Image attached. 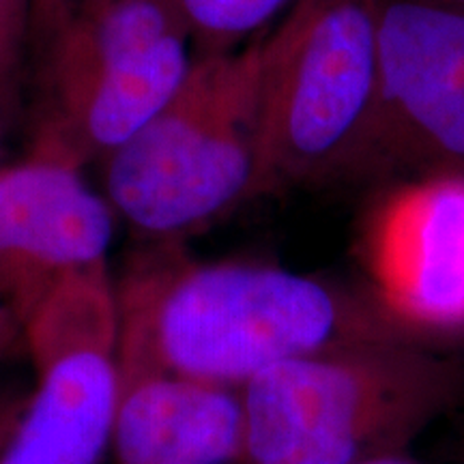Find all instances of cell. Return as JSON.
Segmentation results:
<instances>
[{
	"label": "cell",
	"mask_w": 464,
	"mask_h": 464,
	"mask_svg": "<svg viewBox=\"0 0 464 464\" xmlns=\"http://www.w3.org/2000/svg\"><path fill=\"white\" fill-rule=\"evenodd\" d=\"M114 295L119 376L168 374L239 390L290 359L423 342L365 282L246 260L200 263L183 243H150L114 282Z\"/></svg>",
	"instance_id": "obj_1"
},
{
	"label": "cell",
	"mask_w": 464,
	"mask_h": 464,
	"mask_svg": "<svg viewBox=\"0 0 464 464\" xmlns=\"http://www.w3.org/2000/svg\"><path fill=\"white\" fill-rule=\"evenodd\" d=\"M239 464H365L409 454L464 396V359L413 340L271 365L239 390Z\"/></svg>",
	"instance_id": "obj_2"
},
{
	"label": "cell",
	"mask_w": 464,
	"mask_h": 464,
	"mask_svg": "<svg viewBox=\"0 0 464 464\" xmlns=\"http://www.w3.org/2000/svg\"><path fill=\"white\" fill-rule=\"evenodd\" d=\"M381 0H295L263 37L256 196L374 177Z\"/></svg>",
	"instance_id": "obj_3"
},
{
	"label": "cell",
	"mask_w": 464,
	"mask_h": 464,
	"mask_svg": "<svg viewBox=\"0 0 464 464\" xmlns=\"http://www.w3.org/2000/svg\"><path fill=\"white\" fill-rule=\"evenodd\" d=\"M263 37L196 56L172 100L103 161L106 200L149 243H183L258 198Z\"/></svg>",
	"instance_id": "obj_4"
},
{
	"label": "cell",
	"mask_w": 464,
	"mask_h": 464,
	"mask_svg": "<svg viewBox=\"0 0 464 464\" xmlns=\"http://www.w3.org/2000/svg\"><path fill=\"white\" fill-rule=\"evenodd\" d=\"M42 52L45 106L33 149L80 168L136 136L196 61L177 0H95Z\"/></svg>",
	"instance_id": "obj_5"
},
{
	"label": "cell",
	"mask_w": 464,
	"mask_h": 464,
	"mask_svg": "<svg viewBox=\"0 0 464 464\" xmlns=\"http://www.w3.org/2000/svg\"><path fill=\"white\" fill-rule=\"evenodd\" d=\"M34 387L0 464H100L119 404V312L108 266L56 284L22 324Z\"/></svg>",
	"instance_id": "obj_6"
},
{
	"label": "cell",
	"mask_w": 464,
	"mask_h": 464,
	"mask_svg": "<svg viewBox=\"0 0 464 464\" xmlns=\"http://www.w3.org/2000/svg\"><path fill=\"white\" fill-rule=\"evenodd\" d=\"M374 177H464V9L381 0Z\"/></svg>",
	"instance_id": "obj_7"
},
{
	"label": "cell",
	"mask_w": 464,
	"mask_h": 464,
	"mask_svg": "<svg viewBox=\"0 0 464 464\" xmlns=\"http://www.w3.org/2000/svg\"><path fill=\"white\" fill-rule=\"evenodd\" d=\"M368 288L428 344L464 334V177L423 174L381 194L363 222Z\"/></svg>",
	"instance_id": "obj_8"
},
{
	"label": "cell",
	"mask_w": 464,
	"mask_h": 464,
	"mask_svg": "<svg viewBox=\"0 0 464 464\" xmlns=\"http://www.w3.org/2000/svg\"><path fill=\"white\" fill-rule=\"evenodd\" d=\"M114 216L73 161L33 149L0 168V304L24 324L56 284L108 266Z\"/></svg>",
	"instance_id": "obj_9"
},
{
	"label": "cell",
	"mask_w": 464,
	"mask_h": 464,
	"mask_svg": "<svg viewBox=\"0 0 464 464\" xmlns=\"http://www.w3.org/2000/svg\"><path fill=\"white\" fill-rule=\"evenodd\" d=\"M119 382L110 464H239V392L168 374Z\"/></svg>",
	"instance_id": "obj_10"
},
{
	"label": "cell",
	"mask_w": 464,
	"mask_h": 464,
	"mask_svg": "<svg viewBox=\"0 0 464 464\" xmlns=\"http://www.w3.org/2000/svg\"><path fill=\"white\" fill-rule=\"evenodd\" d=\"M196 56L224 54L256 39L295 0H177Z\"/></svg>",
	"instance_id": "obj_11"
},
{
	"label": "cell",
	"mask_w": 464,
	"mask_h": 464,
	"mask_svg": "<svg viewBox=\"0 0 464 464\" xmlns=\"http://www.w3.org/2000/svg\"><path fill=\"white\" fill-rule=\"evenodd\" d=\"M31 44V0H0V91L20 67Z\"/></svg>",
	"instance_id": "obj_12"
},
{
	"label": "cell",
	"mask_w": 464,
	"mask_h": 464,
	"mask_svg": "<svg viewBox=\"0 0 464 464\" xmlns=\"http://www.w3.org/2000/svg\"><path fill=\"white\" fill-rule=\"evenodd\" d=\"M95 0H31V44L44 48L72 17Z\"/></svg>",
	"instance_id": "obj_13"
},
{
	"label": "cell",
	"mask_w": 464,
	"mask_h": 464,
	"mask_svg": "<svg viewBox=\"0 0 464 464\" xmlns=\"http://www.w3.org/2000/svg\"><path fill=\"white\" fill-rule=\"evenodd\" d=\"M26 396H17V393H3L0 396V456H3L5 445H7L11 432H14Z\"/></svg>",
	"instance_id": "obj_14"
},
{
	"label": "cell",
	"mask_w": 464,
	"mask_h": 464,
	"mask_svg": "<svg viewBox=\"0 0 464 464\" xmlns=\"http://www.w3.org/2000/svg\"><path fill=\"white\" fill-rule=\"evenodd\" d=\"M20 335H24L22 321L14 314V310L5 304H0V359L14 348Z\"/></svg>",
	"instance_id": "obj_15"
},
{
	"label": "cell",
	"mask_w": 464,
	"mask_h": 464,
	"mask_svg": "<svg viewBox=\"0 0 464 464\" xmlns=\"http://www.w3.org/2000/svg\"><path fill=\"white\" fill-rule=\"evenodd\" d=\"M365 464H423V462H421V460H417V458L409 451V454H396V456L379 458V460L365 462Z\"/></svg>",
	"instance_id": "obj_16"
},
{
	"label": "cell",
	"mask_w": 464,
	"mask_h": 464,
	"mask_svg": "<svg viewBox=\"0 0 464 464\" xmlns=\"http://www.w3.org/2000/svg\"><path fill=\"white\" fill-rule=\"evenodd\" d=\"M432 3H440V5H450V7L464 9V0H432Z\"/></svg>",
	"instance_id": "obj_17"
}]
</instances>
